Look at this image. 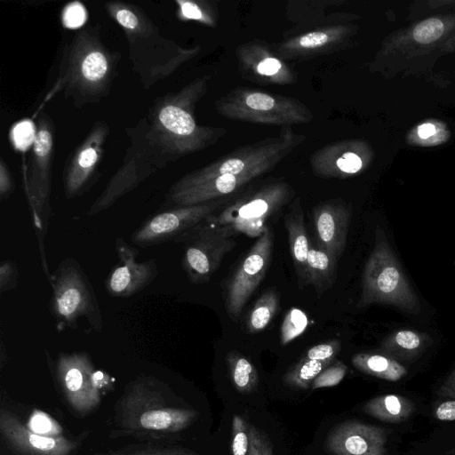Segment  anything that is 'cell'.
<instances>
[{
    "instance_id": "obj_1",
    "label": "cell",
    "mask_w": 455,
    "mask_h": 455,
    "mask_svg": "<svg viewBox=\"0 0 455 455\" xmlns=\"http://www.w3.org/2000/svg\"><path fill=\"white\" fill-rule=\"evenodd\" d=\"M197 415L180 403L166 383L140 375L125 386L116 403L110 435L146 442L167 440L188 427Z\"/></svg>"
},
{
    "instance_id": "obj_2",
    "label": "cell",
    "mask_w": 455,
    "mask_h": 455,
    "mask_svg": "<svg viewBox=\"0 0 455 455\" xmlns=\"http://www.w3.org/2000/svg\"><path fill=\"white\" fill-rule=\"evenodd\" d=\"M106 8L126 35L134 70L145 87L167 77L198 52V48L182 49L163 37L146 14L134 5L108 2Z\"/></svg>"
},
{
    "instance_id": "obj_3",
    "label": "cell",
    "mask_w": 455,
    "mask_h": 455,
    "mask_svg": "<svg viewBox=\"0 0 455 455\" xmlns=\"http://www.w3.org/2000/svg\"><path fill=\"white\" fill-rule=\"evenodd\" d=\"M98 29L77 33L64 51L57 89L81 105L106 96L114 80L116 61L101 44Z\"/></svg>"
},
{
    "instance_id": "obj_4",
    "label": "cell",
    "mask_w": 455,
    "mask_h": 455,
    "mask_svg": "<svg viewBox=\"0 0 455 455\" xmlns=\"http://www.w3.org/2000/svg\"><path fill=\"white\" fill-rule=\"evenodd\" d=\"M208 78L195 80L179 92L157 100L149 115V123L179 158L207 147L217 138V132L196 124L193 109L204 94Z\"/></svg>"
},
{
    "instance_id": "obj_5",
    "label": "cell",
    "mask_w": 455,
    "mask_h": 455,
    "mask_svg": "<svg viewBox=\"0 0 455 455\" xmlns=\"http://www.w3.org/2000/svg\"><path fill=\"white\" fill-rule=\"evenodd\" d=\"M372 304L392 305L414 315L420 311L419 299L380 228H376L374 247L364 266L357 307Z\"/></svg>"
},
{
    "instance_id": "obj_6",
    "label": "cell",
    "mask_w": 455,
    "mask_h": 455,
    "mask_svg": "<svg viewBox=\"0 0 455 455\" xmlns=\"http://www.w3.org/2000/svg\"><path fill=\"white\" fill-rule=\"evenodd\" d=\"M49 281L52 288L50 312L58 327L76 330L78 321L84 319L95 331H101L102 316L93 287L76 259H63Z\"/></svg>"
},
{
    "instance_id": "obj_7",
    "label": "cell",
    "mask_w": 455,
    "mask_h": 455,
    "mask_svg": "<svg viewBox=\"0 0 455 455\" xmlns=\"http://www.w3.org/2000/svg\"><path fill=\"white\" fill-rule=\"evenodd\" d=\"M291 193L290 185L285 182L267 184L230 202L207 219L235 236L243 234L258 238L268 228L266 225L268 219L288 203Z\"/></svg>"
},
{
    "instance_id": "obj_8",
    "label": "cell",
    "mask_w": 455,
    "mask_h": 455,
    "mask_svg": "<svg viewBox=\"0 0 455 455\" xmlns=\"http://www.w3.org/2000/svg\"><path fill=\"white\" fill-rule=\"evenodd\" d=\"M173 242L181 244V266L195 284L207 283L236 244L235 235L207 218L178 235Z\"/></svg>"
},
{
    "instance_id": "obj_9",
    "label": "cell",
    "mask_w": 455,
    "mask_h": 455,
    "mask_svg": "<svg viewBox=\"0 0 455 455\" xmlns=\"http://www.w3.org/2000/svg\"><path fill=\"white\" fill-rule=\"evenodd\" d=\"M217 108L228 118L260 124H299L313 117L309 108L295 99L259 91L233 92L220 100Z\"/></svg>"
},
{
    "instance_id": "obj_10",
    "label": "cell",
    "mask_w": 455,
    "mask_h": 455,
    "mask_svg": "<svg viewBox=\"0 0 455 455\" xmlns=\"http://www.w3.org/2000/svg\"><path fill=\"white\" fill-rule=\"evenodd\" d=\"M36 138L32 147L29 172L26 189L32 209L44 269L49 276L44 256V239L51 216L50 195L53 133L51 121L42 116L36 127Z\"/></svg>"
},
{
    "instance_id": "obj_11",
    "label": "cell",
    "mask_w": 455,
    "mask_h": 455,
    "mask_svg": "<svg viewBox=\"0 0 455 455\" xmlns=\"http://www.w3.org/2000/svg\"><path fill=\"white\" fill-rule=\"evenodd\" d=\"M55 372L59 387L77 417H85L99 407L101 402L100 372L95 371L87 353H60Z\"/></svg>"
},
{
    "instance_id": "obj_12",
    "label": "cell",
    "mask_w": 455,
    "mask_h": 455,
    "mask_svg": "<svg viewBox=\"0 0 455 455\" xmlns=\"http://www.w3.org/2000/svg\"><path fill=\"white\" fill-rule=\"evenodd\" d=\"M274 240V231L268 227L257 238L227 281L224 293L225 307L228 316L235 322L239 320L245 304L267 274L271 261Z\"/></svg>"
},
{
    "instance_id": "obj_13",
    "label": "cell",
    "mask_w": 455,
    "mask_h": 455,
    "mask_svg": "<svg viewBox=\"0 0 455 455\" xmlns=\"http://www.w3.org/2000/svg\"><path fill=\"white\" fill-rule=\"evenodd\" d=\"M224 198L204 204L175 206L148 217L131 235V243L149 247L173 241L178 235L219 211Z\"/></svg>"
},
{
    "instance_id": "obj_14",
    "label": "cell",
    "mask_w": 455,
    "mask_h": 455,
    "mask_svg": "<svg viewBox=\"0 0 455 455\" xmlns=\"http://www.w3.org/2000/svg\"><path fill=\"white\" fill-rule=\"evenodd\" d=\"M0 433L16 455H73L79 447L76 440L32 431L16 415L4 409L0 411Z\"/></svg>"
},
{
    "instance_id": "obj_15",
    "label": "cell",
    "mask_w": 455,
    "mask_h": 455,
    "mask_svg": "<svg viewBox=\"0 0 455 455\" xmlns=\"http://www.w3.org/2000/svg\"><path fill=\"white\" fill-rule=\"evenodd\" d=\"M116 251L118 262L113 267L105 281V288L111 297L128 298L148 286L158 275L155 259L138 262L139 250L117 237Z\"/></svg>"
},
{
    "instance_id": "obj_16",
    "label": "cell",
    "mask_w": 455,
    "mask_h": 455,
    "mask_svg": "<svg viewBox=\"0 0 455 455\" xmlns=\"http://www.w3.org/2000/svg\"><path fill=\"white\" fill-rule=\"evenodd\" d=\"M108 135L107 124L97 123L73 153L63 171V187L67 199L82 195L92 184Z\"/></svg>"
},
{
    "instance_id": "obj_17",
    "label": "cell",
    "mask_w": 455,
    "mask_h": 455,
    "mask_svg": "<svg viewBox=\"0 0 455 455\" xmlns=\"http://www.w3.org/2000/svg\"><path fill=\"white\" fill-rule=\"evenodd\" d=\"M387 435L384 428L357 420L336 425L326 437L332 455H386Z\"/></svg>"
},
{
    "instance_id": "obj_18",
    "label": "cell",
    "mask_w": 455,
    "mask_h": 455,
    "mask_svg": "<svg viewBox=\"0 0 455 455\" xmlns=\"http://www.w3.org/2000/svg\"><path fill=\"white\" fill-rule=\"evenodd\" d=\"M350 219V211L343 204L325 203L313 210L316 244L337 261L347 244Z\"/></svg>"
},
{
    "instance_id": "obj_19",
    "label": "cell",
    "mask_w": 455,
    "mask_h": 455,
    "mask_svg": "<svg viewBox=\"0 0 455 455\" xmlns=\"http://www.w3.org/2000/svg\"><path fill=\"white\" fill-rule=\"evenodd\" d=\"M284 226L288 234L291 255L293 261L298 284L300 289L307 285V260L309 250L303 210L298 198L284 216Z\"/></svg>"
},
{
    "instance_id": "obj_20",
    "label": "cell",
    "mask_w": 455,
    "mask_h": 455,
    "mask_svg": "<svg viewBox=\"0 0 455 455\" xmlns=\"http://www.w3.org/2000/svg\"><path fill=\"white\" fill-rule=\"evenodd\" d=\"M337 260L317 244L309 243L307 260V285H312L317 297L331 288L337 279Z\"/></svg>"
},
{
    "instance_id": "obj_21",
    "label": "cell",
    "mask_w": 455,
    "mask_h": 455,
    "mask_svg": "<svg viewBox=\"0 0 455 455\" xmlns=\"http://www.w3.org/2000/svg\"><path fill=\"white\" fill-rule=\"evenodd\" d=\"M363 411L383 422L401 423L413 414L415 405L412 401L403 395L387 394L366 402Z\"/></svg>"
},
{
    "instance_id": "obj_22",
    "label": "cell",
    "mask_w": 455,
    "mask_h": 455,
    "mask_svg": "<svg viewBox=\"0 0 455 455\" xmlns=\"http://www.w3.org/2000/svg\"><path fill=\"white\" fill-rule=\"evenodd\" d=\"M351 361L360 371L387 381H398L407 374L401 363L387 355L358 353Z\"/></svg>"
},
{
    "instance_id": "obj_23",
    "label": "cell",
    "mask_w": 455,
    "mask_h": 455,
    "mask_svg": "<svg viewBox=\"0 0 455 455\" xmlns=\"http://www.w3.org/2000/svg\"><path fill=\"white\" fill-rule=\"evenodd\" d=\"M428 336L412 330H399L389 335L381 349L394 359L411 360L426 348Z\"/></svg>"
},
{
    "instance_id": "obj_24",
    "label": "cell",
    "mask_w": 455,
    "mask_h": 455,
    "mask_svg": "<svg viewBox=\"0 0 455 455\" xmlns=\"http://www.w3.org/2000/svg\"><path fill=\"white\" fill-rule=\"evenodd\" d=\"M279 309V296L275 289L264 291L248 315L247 331L255 334L268 326Z\"/></svg>"
},
{
    "instance_id": "obj_25",
    "label": "cell",
    "mask_w": 455,
    "mask_h": 455,
    "mask_svg": "<svg viewBox=\"0 0 455 455\" xmlns=\"http://www.w3.org/2000/svg\"><path fill=\"white\" fill-rule=\"evenodd\" d=\"M230 378L235 388L242 393L251 392L256 387L259 375L255 366L238 351H230L227 355Z\"/></svg>"
},
{
    "instance_id": "obj_26",
    "label": "cell",
    "mask_w": 455,
    "mask_h": 455,
    "mask_svg": "<svg viewBox=\"0 0 455 455\" xmlns=\"http://www.w3.org/2000/svg\"><path fill=\"white\" fill-rule=\"evenodd\" d=\"M446 124L439 120H427L410 130L407 141L410 145L434 147L445 143L450 139Z\"/></svg>"
},
{
    "instance_id": "obj_27",
    "label": "cell",
    "mask_w": 455,
    "mask_h": 455,
    "mask_svg": "<svg viewBox=\"0 0 455 455\" xmlns=\"http://www.w3.org/2000/svg\"><path fill=\"white\" fill-rule=\"evenodd\" d=\"M345 34L341 28H326L304 34L284 45V51L307 52L321 50L324 46L338 42Z\"/></svg>"
},
{
    "instance_id": "obj_28",
    "label": "cell",
    "mask_w": 455,
    "mask_h": 455,
    "mask_svg": "<svg viewBox=\"0 0 455 455\" xmlns=\"http://www.w3.org/2000/svg\"><path fill=\"white\" fill-rule=\"evenodd\" d=\"M332 362H323L302 357L284 375V382L293 387L307 389L315 378Z\"/></svg>"
},
{
    "instance_id": "obj_29",
    "label": "cell",
    "mask_w": 455,
    "mask_h": 455,
    "mask_svg": "<svg viewBox=\"0 0 455 455\" xmlns=\"http://www.w3.org/2000/svg\"><path fill=\"white\" fill-rule=\"evenodd\" d=\"M110 455H198L180 446L157 442H144L133 443L116 451Z\"/></svg>"
},
{
    "instance_id": "obj_30",
    "label": "cell",
    "mask_w": 455,
    "mask_h": 455,
    "mask_svg": "<svg viewBox=\"0 0 455 455\" xmlns=\"http://www.w3.org/2000/svg\"><path fill=\"white\" fill-rule=\"evenodd\" d=\"M308 325V319L304 311L291 307L284 315L280 329V342L283 346L302 334Z\"/></svg>"
},
{
    "instance_id": "obj_31",
    "label": "cell",
    "mask_w": 455,
    "mask_h": 455,
    "mask_svg": "<svg viewBox=\"0 0 455 455\" xmlns=\"http://www.w3.org/2000/svg\"><path fill=\"white\" fill-rule=\"evenodd\" d=\"M36 129L30 119H24L16 123L10 132V138L15 149L26 151L31 146L33 147L36 138Z\"/></svg>"
},
{
    "instance_id": "obj_32",
    "label": "cell",
    "mask_w": 455,
    "mask_h": 455,
    "mask_svg": "<svg viewBox=\"0 0 455 455\" xmlns=\"http://www.w3.org/2000/svg\"><path fill=\"white\" fill-rule=\"evenodd\" d=\"M444 24L437 18H429L418 23L412 30V38L419 44H427L438 40L444 33Z\"/></svg>"
},
{
    "instance_id": "obj_33",
    "label": "cell",
    "mask_w": 455,
    "mask_h": 455,
    "mask_svg": "<svg viewBox=\"0 0 455 455\" xmlns=\"http://www.w3.org/2000/svg\"><path fill=\"white\" fill-rule=\"evenodd\" d=\"M245 66L250 69L253 68L259 76L274 78L281 73L291 78L289 70L283 66V62L277 58L267 54L266 51L259 55V60H253L252 64Z\"/></svg>"
},
{
    "instance_id": "obj_34",
    "label": "cell",
    "mask_w": 455,
    "mask_h": 455,
    "mask_svg": "<svg viewBox=\"0 0 455 455\" xmlns=\"http://www.w3.org/2000/svg\"><path fill=\"white\" fill-rule=\"evenodd\" d=\"M232 433L233 455H248V424L242 417L238 415H235L233 418Z\"/></svg>"
},
{
    "instance_id": "obj_35",
    "label": "cell",
    "mask_w": 455,
    "mask_h": 455,
    "mask_svg": "<svg viewBox=\"0 0 455 455\" xmlns=\"http://www.w3.org/2000/svg\"><path fill=\"white\" fill-rule=\"evenodd\" d=\"M347 373V366L341 361H338L326 367L313 381V389L330 387L338 385Z\"/></svg>"
},
{
    "instance_id": "obj_36",
    "label": "cell",
    "mask_w": 455,
    "mask_h": 455,
    "mask_svg": "<svg viewBox=\"0 0 455 455\" xmlns=\"http://www.w3.org/2000/svg\"><path fill=\"white\" fill-rule=\"evenodd\" d=\"M248 455H274L272 444L262 430L248 424Z\"/></svg>"
},
{
    "instance_id": "obj_37",
    "label": "cell",
    "mask_w": 455,
    "mask_h": 455,
    "mask_svg": "<svg viewBox=\"0 0 455 455\" xmlns=\"http://www.w3.org/2000/svg\"><path fill=\"white\" fill-rule=\"evenodd\" d=\"M363 160L357 153L346 150L336 159V167L331 176L356 173L363 168Z\"/></svg>"
},
{
    "instance_id": "obj_38",
    "label": "cell",
    "mask_w": 455,
    "mask_h": 455,
    "mask_svg": "<svg viewBox=\"0 0 455 455\" xmlns=\"http://www.w3.org/2000/svg\"><path fill=\"white\" fill-rule=\"evenodd\" d=\"M340 347L339 339H331L310 347L304 357L316 361L333 362L340 351Z\"/></svg>"
},
{
    "instance_id": "obj_39",
    "label": "cell",
    "mask_w": 455,
    "mask_h": 455,
    "mask_svg": "<svg viewBox=\"0 0 455 455\" xmlns=\"http://www.w3.org/2000/svg\"><path fill=\"white\" fill-rule=\"evenodd\" d=\"M86 19V9L79 2L69 3L62 11L61 20L63 26L67 28H79L85 23Z\"/></svg>"
},
{
    "instance_id": "obj_40",
    "label": "cell",
    "mask_w": 455,
    "mask_h": 455,
    "mask_svg": "<svg viewBox=\"0 0 455 455\" xmlns=\"http://www.w3.org/2000/svg\"><path fill=\"white\" fill-rule=\"evenodd\" d=\"M176 3L179 5V12L183 19L212 23V20L205 14L199 3L187 0H177Z\"/></svg>"
},
{
    "instance_id": "obj_41",
    "label": "cell",
    "mask_w": 455,
    "mask_h": 455,
    "mask_svg": "<svg viewBox=\"0 0 455 455\" xmlns=\"http://www.w3.org/2000/svg\"><path fill=\"white\" fill-rule=\"evenodd\" d=\"M18 269L16 264L9 259L0 264V291L1 293L14 289L17 283Z\"/></svg>"
},
{
    "instance_id": "obj_42",
    "label": "cell",
    "mask_w": 455,
    "mask_h": 455,
    "mask_svg": "<svg viewBox=\"0 0 455 455\" xmlns=\"http://www.w3.org/2000/svg\"><path fill=\"white\" fill-rule=\"evenodd\" d=\"M13 190V182L4 159L0 160V196L6 199Z\"/></svg>"
},
{
    "instance_id": "obj_43",
    "label": "cell",
    "mask_w": 455,
    "mask_h": 455,
    "mask_svg": "<svg viewBox=\"0 0 455 455\" xmlns=\"http://www.w3.org/2000/svg\"><path fill=\"white\" fill-rule=\"evenodd\" d=\"M434 415L441 421L455 420V400H446L437 404Z\"/></svg>"
},
{
    "instance_id": "obj_44",
    "label": "cell",
    "mask_w": 455,
    "mask_h": 455,
    "mask_svg": "<svg viewBox=\"0 0 455 455\" xmlns=\"http://www.w3.org/2000/svg\"><path fill=\"white\" fill-rule=\"evenodd\" d=\"M52 420L44 413L35 414L31 420L30 429L34 432L50 435L49 430L52 428Z\"/></svg>"
},
{
    "instance_id": "obj_45",
    "label": "cell",
    "mask_w": 455,
    "mask_h": 455,
    "mask_svg": "<svg viewBox=\"0 0 455 455\" xmlns=\"http://www.w3.org/2000/svg\"><path fill=\"white\" fill-rule=\"evenodd\" d=\"M438 394L443 397L455 400V370L443 381L438 390Z\"/></svg>"
},
{
    "instance_id": "obj_46",
    "label": "cell",
    "mask_w": 455,
    "mask_h": 455,
    "mask_svg": "<svg viewBox=\"0 0 455 455\" xmlns=\"http://www.w3.org/2000/svg\"><path fill=\"white\" fill-rule=\"evenodd\" d=\"M108 455H110V454H108Z\"/></svg>"
}]
</instances>
